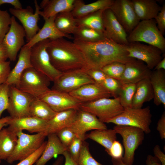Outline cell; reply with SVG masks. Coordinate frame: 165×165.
<instances>
[{"label": "cell", "instance_id": "6da1fadb", "mask_svg": "<svg viewBox=\"0 0 165 165\" xmlns=\"http://www.w3.org/2000/svg\"><path fill=\"white\" fill-rule=\"evenodd\" d=\"M46 50L52 65L62 73L93 68L73 42L64 37L50 39Z\"/></svg>", "mask_w": 165, "mask_h": 165}, {"label": "cell", "instance_id": "7a4b0ae2", "mask_svg": "<svg viewBox=\"0 0 165 165\" xmlns=\"http://www.w3.org/2000/svg\"><path fill=\"white\" fill-rule=\"evenodd\" d=\"M73 42L93 68L100 69L115 62L126 64L134 59L128 57L127 46L119 44L107 38L94 42L75 40Z\"/></svg>", "mask_w": 165, "mask_h": 165}, {"label": "cell", "instance_id": "3957f363", "mask_svg": "<svg viewBox=\"0 0 165 165\" xmlns=\"http://www.w3.org/2000/svg\"><path fill=\"white\" fill-rule=\"evenodd\" d=\"M129 43L144 42L165 51V38L158 29L154 19L141 20L127 36Z\"/></svg>", "mask_w": 165, "mask_h": 165}, {"label": "cell", "instance_id": "277c9868", "mask_svg": "<svg viewBox=\"0 0 165 165\" xmlns=\"http://www.w3.org/2000/svg\"><path fill=\"white\" fill-rule=\"evenodd\" d=\"M50 81L44 75L31 67L23 72L15 86L35 98H40L51 90L49 87Z\"/></svg>", "mask_w": 165, "mask_h": 165}, {"label": "cell", "instance_id": "5b68a950", "mask_svg": "<svg viewBox=\"0 0 165 165\" xmlns=\"http://www.w3.org/2000/svg\"><path fill=\"white\" fill-rule=\"evenodd\" d=\"M150 108H131L124 109L120 114L108 121L107 123L116 125L134 127L142 129L146 134L151 132L150 128L152 122Z\"/></svg>", "mask_w": 165, "mask_h": 165}, {"label": "cell", "instance_id": "8992f818", "mask_svg": "<svg viewBox=\"0 0 165 165\" xmlns=\"http://www.w3.org/2000/svg\"><path fill=\"white\" fill-rule=\"evenodd\" d=\"M16 133L17 144L12 154L6 160L10 164L16 161H20L32 155L40 148L47 136L44 132L29 134L20 130Z\"/></svg>", "mask_w": 165, "mask_h": 165}, {"label": "cell", "instance_id": "52a82bcc", "mask_svg": "<svg viewBox=\"0 0 165 165\" xmlns=\"http://www.w3.org/2000/svg\"><path fill=\"white\" fill-rule=\"evenodd\" d=\"M80 109L96 116L103 123L120 114L124 110L119 97L101 98L90 102L82 103Z\"/></svg>", "mask_w": 165, "mask_h": 165}, {"label": "cell", "instance_id": "ba28073f", "mask_svg": "<svg viewBox=\"0 0 165 165\" xmlns=\"http://www.w3.org/2000/svg\"><path fill=\"white\" fill-rule=\"evenodd\" d=\"M113 129L123 139L125 153L122 159L126 165H132L135 152L144 139L145 133L140 128L128 126H115Z\"/></svg>", "mask_w": 165, "mask_h": 165}, {"label": "cell", "instance_id": "9c48e42d", "mask_svg": "<svg viewBox=\"0 0 165 165\" xmlns=\"http://www.w3.org/2000/svg\"><path fill=\"white\" fill-rule=\"evenodd\" d=\"M49 39L40 41L31 47L30 60L32 67L54 82L62 74L56 69L50 61L46 48Z\"/></svg>", "mask_w": 165, "mask_h": 165}, {"label": "cell", "instance_id": "30bf717a", "mask_svg": "<svg viewBox=\"0 0 165 165\" xmlns=\"http://www.w3.org/2000/svg\"><path fill=\"white\" fill-rule=\"evenodd\" d=\"M127 50L128 57L143 61L151 70L163 59L161 50L152 45L130 42L127 45Z\"/></svg>", "mask_w": 165, "mask_h": 165}, {"label": "cell", "instance_id": "8fae6325", "mask_svg": "<svg viewBox=\"0 0 165 165\" xmlns=\"http://www.w3.org/2000/svg\"><path fill=\"white\" fill-rule=\"evenodd\" d=\"M35 12L33 13L32 7L28 6L26 8L20 9L10 8L9 11L15 17H16L22 24L26 34L27 43L29 42L40 30L38 23L40 20L39 12L41 8L36 0H35Z\"/></svg>", "mask_w": 165, "mask_h": 165}, {"label": "cell", "instance_id": "7c38bea8", "mask_svg": "<svg viewBox=\"0 0 165 165\" xmlns=\"http://www.w3.org/2000/svg\"><path fill=\"white\" fill-rule=\"evenodd\" d=\"M35 97L9 86V105L7 109L12 118L29 116V109Z\"/></svg>", "mask_w": 165, "mask_h": 165}, {"label": "cell", "instance_id": "4fadbf2b", "mask_svg": "<svg viewBox=\"0 0 165 165\" xmlns=\"http://www.w3.org/2000/svg\"><path fill=\"white\" fill-rule=\"evenodd\" d=\"M109 8L127 33H130L140 21L131 0H114Z\"/></svg>", "mask_w": 165, "mask_h": 165}, {"label": "cell", "instance_id": "5bb4252c", "mask_svg": "<svg viewBox=\"0 0 165 165\" xmlns=\"http://www.w3.org/2000/svg\"><path fill=\"white\" fill-rule=\"evenodd\" d=\"M52 90L69 93L85 84L94 82L86 71L63 73L55 81Z\"/></svg>", "mask_w": 165, "mask_h": 165}, {"label": "cell", "instance_id": "9a60e30c", "mask_svg": "<svg viewBox=\"0 0 165 165\" xmlns=\"http://www.w3.org/2000/svg\"><path fill=\"white\" fill-rule=\"evenodd\" d=\"M25 37L22 26L18 23L14 16H12L10 29L2 41L10 61H14L16 60L18 52L25 44Z\"/></svg>", "mask_w": 165, "mask_h": 165}, {"label": "cell", "instance_id": "2e32d148", "mask_svg": "<svg viewBox=\"0 0 165 165\" xmlns=\"http://www.w3.org/2000/svg\"><path fill=\"white\" fill-rule=\"evenodd\" d=\"M70 127L76 136L83 141L87 139L86 132L89 131L107 129L105 123L96 116L81 109L78 111L75 119Z\"/></svg>", "mask_w": 165, "mask_h": 165}, {"label": "cell", "instance_id": "e0dca14e", "mask_svg": "<svg viewBox=\"0 0 165 165\" xmlns=\"http://www.w3.org/2000/svg\"><path fill=\"white\" fill-rule=\"evenodd\" d=\"M39 99L56 112L71 109L79 110L82 103L69 93L51 90Z\"/></svg>", "mask_w": 165, "mask_h": 165}, {"label": "cell", "instance_id": "ac0fdd59", "mask_svg": "<svg viewBox=\"0 0 165 165\" xmlns=\"http://www.w3.org/2000/svg\"><path fill=\"white\" fill-rule=\"evenodd\" d=\"M102 19L106 37L119 44L127 46V33L109 8L103 11Z\"/></svg>", "mask_w": 165, "mask_h": 165}, {"label": "cell", "instance_id": "d6986e66", "mask_svg": "<svg viewBox=\"0 0 165 165\" xmlns=\"http://www.w3.org/2000/svg\"><path fill=\"white\" fill-rule=\"evenodd\" d=\"M152 71L143 61L135 58L125 64V68L119 80L122 84H136L149 78Z\"/></svg>", "mask_w": 165, "mask_h": 165}, {"label": "cell", "instance_id": "ffe728a7", "mask_svg": "<svg viewBox=\"0 0 165 165\" xmlns=\"http://www.w3.org/2000/svg\"><path fill=\"white\" fill-rule=\"evenodd\" d=\"M69 94L81 103L112 97L110 93L103 86L95 82L84 85Z\"/></svg>", "mask_w": 165, "mask_h": 165}, {"label": "cell", "instance_id": "44dd1931", "mask_svg": "<svg viewBox=\"0 0 165 165\" xmlns=\"http://www.w3.org/2000/svg\"><path fill=\"white\" fill-rule=\"evenodd\" d=\"M47 120L36 117L28 116L17 118H12L7 123L8 128L16 133L26 130L31 133L44 132Z\"/></svg>", "mask_w": 165, "mask_h": 165}, {"label": "cell", "instance_id": "7402d4cb", "mask_svg": "<svg viewBox=\"0 0 165 165\" xmlns=\"http://www.w3.org/2000/svg\"><path fill=\"white\" fill-rule=\"evenodd\" d=\"M74 109L57 112L51 119L48 120L46 130V135L50 134H57L63 129L71 127L76 117L78 111Z\"/></svg>", "mask_w": 165, "mask_h": 165}, {"label": "cell", "instance_id": "603a6c76", "mask_svg": "<svg viewBox=\"0 0 165 165\" xmlns=\"http://www.w3.org/2000/svg\"><path fill=\"white\" fill-rule=\"evenodd\" d=\"M56 16L43 18L45 22L42 28L24 46L31 48L38 42L46 39L53 40L61 37L72 39V37L70 35L63 34L57 28L54 23Z\"/></svg>", "mask_w": 165, "mask_h": 165}, {"label": "cell", "instance_id": "cb8c5ba5", "mask_svg": "<svg viewBox=\"0 0 165 165\" xmlns=\"http://www.w3.org/2000/svg\"><path fill=\"white\" fill-rule=\"evenodd\" d=\"M31 48L24 46L21 49L17 61L14 68L11 70L5 83L9 86H16L23 72L27 68L32 67L31 64Z\"/></svg>", "mask_w": 165, "mask_h": 165}, {"label": "cell", "instance_id": "d4e9b609", "mask_svg": "<svg viewBox=\"0 0 165 165\" xmlns=\"http://www.w3.org/2000/svg\"><path fill=\"white\" fill-rule=\"evenodd\" d=\"M75 0H43L39 6L42 11L39 14L43 18L55 16L58 13L65 11H72Z\"/></svg>", "mask_w": 165, "mask_h": 165}, {"label": "cell", "instance_id": "484cf974", "mask_svg": "<svg viewBox=\"0 0 165 165\" xmlns=\"http://www.w3.org/2000/svg\"><path fill=\"white\" fill-rule=\"evenodd\" d=\"M45 148L35 165H45L56 155H62L67 149L62 144L56 134H48Z\"/></svg>", "mask_w": 165, "mask_h": 165}, {"label": "cell", "instance_id": "4316f807", "mask_svg": "<svg viewBox=\"0 0 165 165\" xmlns=\"http://www.w3.org/2000/svg\"><path fill=\"white\" fill-rule=\"evenodd\" d=\"M114 0H98L94 2L86 4L82 0H75L71 12L75 18L88 14L109 8Z\"/></svg>", "mask_w": 165, "mask_h": 165}, {"label": "cell", "instance_id": "83f0119b", "mask_svg": "<svg viewBox=\"0 0 165 165\" xmlns=\"http://www.w3.org/2000/svg\"><path fill=\"white\" fill-rule=\"evenodd\" d=\"M135 12L140 21L154 19L161 9L155 0H131Z\"/></svg>", "mask_w": 165, "mask_h": 165}, {"label": "cell", "instance_id": "f1b7e54d", "mask_svg": "<svg viewBox=\"0 0 165 165\" xmlns=\"http://www.w3.org/2000/svg\"><path fill=\"white\" fill-rule=\"evenodd\" d=\"M154 93L153 102L157 106L162 104L165 107V70H154L149 77Z\"/></svg>", "mask_w": 165, "mask_h": 165}, {"label": "cell", "instance_id": "f546056e", "mask_svg": "<svg viewBox=\"0 0 165 165\" xmlns=\"http://www.w3.org/2000/svg\"><path fill=\"white\" fill-rule=\"evenodd\" d=\"M153 97V91L149 77L142 79L136 83L132 108H142L144 103L151 101Z\"/></svg>", "mask_w": 165, "mask_h": 165}, {"label": "cell", "instance_id": "4dcf8cb0", "mask_svg": "<svg viewBox=\"0 0 165 165\" xmlns=\"http://www.w3.org/2000/svg\"><path fill=\"white\" fill-rule=\"evenodd\" d=\"M16 133L8 127L0 132V158L6 160L14 151L17 144Z\"/></svg>", "mask_w": 165, "mask_h": 165}, {"label": "cell", "instance_id": "1f68e13d", "mask_svg": "<svg viewBox=\"0 0 165 165\" xmlns=\"http://www.w3.org/2000/svg\"><path fill=\"white\" fill-rule=\"evenodd\" d=\"M116 134L113 129L96 130L86 134V137L104 147L107 152L111 148L113 142L116 140Z\"/></svg>", "mask_w": 165, "mask_h": 165}, {"label": "cell", "instance_id": "d6a6232c", "mask_svg": "<svg viewBox=\"0 0 165 165\" xmlns=\"http://www.w3.org/2000/svg\"><path fill=\"white\" fill-rule=\"evenodd\" d=\"M54 23L57 28L66 35L73 34L77 26L76 19L71 11L62 12L57 14Z\"/></svg>", "mask_w": 165, "mask_h": 165}, {"label": "cell", "instance_id": "836d02e7", "mask_svg": "<svg viewBox=\"0 0 165 165\" xmlns=\"http://www.w3.org/2000/svg\"><path fill=\"white\" fill-rule=\"evenodd\" d=\"M72 34L74 40L85 42H96L107 38L103 33L83 26H77Z\"/></svg>", "mask_w": 165, "mask_h": 165}, {"label": "cell", "instance_id": "e575fe53", "mask_svg": "<svg viewBox=\"0 0 165 165\" xmlns=\"http://www.w3.org/2000/svg\"><path fill=\"white\" fill-rule=\"evenodd\" d=\"M57 113L44 101L35 98L30 108L29 116L48 121L52 119Z\"/></svg>", "mask_w": 165, "mask_h": 165}, {"label": "cell", "instance_id": "d590c367", "mask_svg": "<svg viewBox=\"0 0 165 165\" xmlns=\"http://www.w3.org/2000/svg\"><path fill=\"white\" fill-rule=\"evenodd\" d=\"M103 10H99L82 17L75 18L77 26L90 28L101 32L105 35L102 19Z\"/></svg>", "mask_w": 165, "mask_h": 165}, {"label": "cell", "instance_id": "8d00e7d4", "mask_svg": "<svg viewBox=\"0 0 165 165\" xmlns=\"http://www.w3.org/2000/svg\"><path fill=\"white\" fill-rule=\"evenodd\" d=\"M136 84H122L118 97L124 109L132 108V101L135 91Z\"/></svg>", "mask_w": 165, "mask_h": 165}, {"label": "cell", "instance_id": "74e56055", "mask_svg": "<svg viewBox=\"0 0 165 165\" xmlns=\"http://www.w3.org/2000/svg\"><path fill=\"white\" fill-rule=\"evenodd\" d=\"M125 68V64L115 62L105 66L100 69L108 76L119 80L123 74Z\"/></svg>", "mask_w": 165, "mask_h": 165}, {"label": "cell", "instance_id": "f35d334b", "mask_svg": "<svg viewBox=\"0 0 165 165\" xmlns=\"http://www.w3.org/2000/svg\"><path fill=\"white\" fill-rule=\"evenodd\" d=\"M78 163L79 165H104L94 158L90 151L89 144L85 141L83 142Z\"/></svg>", "mask_w": 165, "mask_h": 165}, {"label": "cell", "instance_id": "ab89813d", "mask_svg": "<svg viewBox=\"0 0 165 165\" xmlns=\"http://www.w3.org/2000/svg\"><path fill=\"white\" fill-rule=\"evenodd\" d=\"M101 85L110 93L112 97H118L122 85L119 80L107 76Z\"/></svg>", "mask_w": 165, "mask_h": 165}, {"label": "cell", "instance_id": "60d3db41", "mask_svg": "<svg viewBox=\"0 0 165 165\" xmlns=\"http://www.w3.org/2000/svg\"><path fill=\"white\" fill-rule=\"evenodd\" d=\"M12 21L11 16L7 10L0 9V42L3 40L10 28Z\"/></svg>", "mask_w": 165, "mask_h": 165}, {"label": "cell", "instance_id": "b9f144b4", "mask_svg": "<svg viewBox=\"0 0 165 165\" xmlns=\"http://www.w3.org/2000/svg\"><path fill=\"white\" fill-rule=\"evenodd\" d=\"M56 134L62 144L67 149L76 137L75 133L70 127L63 129Z\"/></svg>", "mask_w": 165, "mask_h": 165}, {"label": "cell", "instance_id": "7bdbcfd3", "mask_svg": "<svg viewBox=\"0 0 165 165\" xmlns=\"http://www.w3.org/2000/svg\"><path fill=\"white\" fill-rule=\"evenodd\" d=\"M83 141L76 136L67 149L72 157L78 163Z\"/></svg>", "mask_w": 165, "mask_h": 165}, {"label": "cell", "instance_id": "ee69618b", "mask_svg": "<svg viewBox=\"0 0 165 165\" xmlns=\"http://www.w3.org/2000/svg\"><path fill=\"white\" fill-rule=\"evenodd\" d=\"M9 86L6 83L0 85V118L9 105Z\"/></svg>", "mask_w": 165, "mask_h": 165}, {"label": "cell", "instance_id": "f6af8a7d", "mask_svg": "<svg viewBox=\"0 0 165 165\" xmlns=\"http://www.w3.org/2000/svg\"><path fill=\"white\" fill-rule=\"evenodd\" d=\"M47 141H44L42 145L32 155L20 161L16 165H32L35 163L41 155L46 146Z\"/></svg>", "mask_w": 165, "mask_h": 165}, {"label": "cell", "instance_id": "bcb514c9", "mask_svg": "<svg viewBox=\"0 0 165 165\" xmlns=\"http://www.w3.org/2000/svg\"><path fill=\"white\" fill-rule=\"evenodd\" d=\"M123 152V146L118 141L116 140L113 143L109 150L107 152L112 158L122 159Z\"/></svg>", "mask_w": 165, "mask_h": 165}, {"label": "cell", "instance_id": "7dc6e473", "mask_svg": "<svg viewBox=\"0 0 165 165\" xmlns=\"http://www.w3.org/2000/svg\"><path fill=\"white\" fill-rule=\"evenodd\" d=\"M11 71L9 61H0V85L5 83Z\"/></svg>", "mask_w": 165, "mask_h": 165}, {"label": "cell", "instance_id": "c3c4849f", "mask_svg": "<svg viewBox=\"0 0 165 165\" xmlns=\"http://www.w3.org/2000/svg\"><path fill=\"white\" fill-rule=\"evenodd\" d=\"M86 73L95 82L101 84L107 76L100 69H90L86 71Z\"/></svg>", "mask_w": 165, "mask_h": 165}, {"label": "cell", "instance_id": "681fc988", "mask_svg": "<svg viewBox=\"0 0 165 165\" xmlns=\"http://www.w3.org/2000/svg\"><path fill=\"white\" fill-rule=\"evenodd\" d=\"M157 27L163 35L165 31V4H163L161 9L154 18Z\"/></svg>", "mask_w": 165, "mask_h": 165}, {"label": "cell", "instance_id": "f907efd6", "mask_svg": "<svg viewBox=\"0 0 165 165\" xmlns=\"http://www.w3.org/2000/svg\"><path fill=\"white\" fill-rule=\"evenodd\" d=\"M162 139H165V112L164 111L159 120L156 127Z\"/></svg>", "mask_w": 165, "mask_h": 165}, {"label": "cell", "instance_id": "816d5d0a", "mask_svg": "<svg viewBox=\"0 0 165 165\" xmlns=\"http://www.w3.org/2000/svg\"><path fill=\"white\" fill-rule=\"evenodd\" d=\"M153 151L155 156L159 160L161 165H165V155L161 151L160 146L158 145H155Z\"/></svg>", "mask_w": 165, "mask_h": 165}, {"label": "cell", "instance_id": "f5cc1de1", "mask_svg": "<svg viewBox=\"0 0 165 165\" xmlns=\"http://www.w3.org/2000/svg\"><path fill=\"white\" fill-rule=\"evenodd\" d=\"M4 4H9L13 6L14 8L17 9H22V4L19 0H0V6Z\"/></svg>", "mask_w": 165, "mask_h": 165}, {"label": "cell", "instance_id": "db71d44e", "mask_svg": "<svg viewBox=\"0 0 165 165\" xmlns=\"http://www.w3.org/2000/svg\"><path fill=\"white\" fill-rule=\"evenodd\" d=\"M64 157L65 161L64 165H79L72 157L67 150L62 154Z\"/></svg>", "mask_w": 165, "mask_h": 165}, {"label": "cell", "instance_id": "11a10c76", "mask_svg": "<svg viewBox=\"0 0 165 165\" xmlns=\"http://www.w3.org/2000/svg\"><path fill=\"white\" fill-rule=\"evenodd\" d=\"M146 165H161L159 160L155 156L148 155L146 161Z\"/></svg>", "mask_w": 165, "mask_h": 165}, {"label": "cell", "instance_id": "9f6ffc18", "mask_svg": "<svg viewBox=\"0 0 165 165\" xmlns=\"http://www.w3.org/2000/svg\"><path fill=\"white\" fill-rule=\"evenodd\" d=\"M8 58L7 52L2 41L0 42V61H6Z\"/></svg>", "mask_w": 165, "mask_h": 165}, {"label": "cell", "instance_id": "6f0895ef", "mask_svg": "<svg viewBox=\"0 0 165 165\" xmlns=\"http://www.w3.org/2000/svg\"><path fill=\"white\" fill-rule=\"evenodd\" d=\"M12 119L9 116H7L0 118V132L3 128V127L7 125V123Z\"/></svg>", "mask_w": 165, "mask_h": 165}, {"label": "cell", "instance_id": "680465c9", "mask_svg": "<svg viewBox=\"0 0 165 165\" xmlns=\"http://www.w3.org/2000/svg\"><path fill=\"white\" fill-rule=\"evenodd\" d=\"M165 70V57L157 64L153 69L154 70Z\"/></svg>", "mask_w": 165, "mask_h": 165}, {"label": "cell", "instance_id": "91938a15", "mask_svg": "<svg viewBox=\"0 0 165 165\" xmlns=\"http://www.w3.org/2000/svg\"><path fill=\"white\" fill-rule=\"evenodd\" d=\"M122 159H115L112 158V162L113 165H126L123 162Z\"/></svg>", "mask_w": 165, "mask_h": 165}, {"label": "cell", "instance_id": "94428289", "mask_svg": "<svg viewBox=\"0 0 165 165\" xmlns=\"http://www.w3.org/2000/svg\"><path fill=\"white\" fill-rule=\"evenodd\" d=\"M64 160V158L61 156L58 157L52 165H62Z\"/></svg>", "mask_w": 165, "mask_h": 165}, {"label": "cell", "instance_id": "6125c7cd", "mask_svg": "<svg viewBox=\"0 0 165 165\" xmlns=\"http://www.w3.org/2000/svg\"><path fill=\"white\" fill-rule=\"evenodd\" d=\"M1 160L0 158V163H1Z\"/></svg>", "mask_w": 165, "mask_h": 165}]
</instances>
